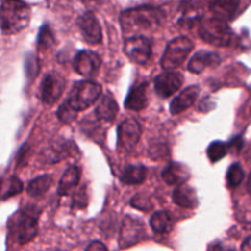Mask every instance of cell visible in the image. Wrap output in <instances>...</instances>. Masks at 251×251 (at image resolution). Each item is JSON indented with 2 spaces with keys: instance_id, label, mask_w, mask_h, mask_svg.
<instances>
[{
  "instance_id": "6da1fadb",
  "label": "cell",
  "mask_w": 251,
  "mask_h": 251,
  "mask_svg": "<svg viewBox=\"0 0 251 251\" xmlns=\"http://www.w3.org/2000/svg\"><path fill=\"white\" fill-rule=\"evenodd\" d=\"M164 12L162 9L151 5L132 7L120 15L123 32L129 37L136 36L137 32L150 31L163 22Z\"/></svg>"
},
{
  "instance_id": "7a4b0ae2",
  "label": "cell",
  "mask_w": 251,
  "mask_h": 251,
  "mask_svg": "<svg viewBox=\"0 0 251 251\" xmlns=\"http://www.w3.org/2000/svg\"><path fill=\"white\" fill-rule=\"evenodd\" d=\"M39 211L34 206H26L17 211L9 220V238L19 245L27 244L38 233Z\"/></svg>"
},
{
  "instance_id": "3957f363",
  "label": "cell",
  "mask_w": 251,
  "mask_h": 251,
  "mask_svg": "<svg viewBox=\"0 0 251 251\" xmlns=\"http://www.w3.org/2000/svg\"><path fill=\"white\" fill-rule=\"evenodd\" d=\"M31 20V6L24 0H2L0 5V29L5 36L24 31Z\"/></svg>"
},
{
  "instance_id": "277c9868",
  "label": "cell",
  "mask_w": 251,
  "mask_h": 251,
  "mask_svg": "<svg viewBox=\"0 0 251 251\" xmlns=\"http://www.w3.org/2000/svg\"><path fill=\"white\" fill-rule=\"evenodd\" d=\"M199 34L206 43L217 47L230 46L234 38V34L227 22L216 16L206 19L201 22Z\"/></svg>"
},
{
  "instance_id": "5b68a950",
  "label": "cell",
  "mask_w": 251,
  "mask_h": 251,
  "mask_svg": "<svg viewBox=\"0 0 251 251\" xmlns=\"http://www.w3.org/2000/svg\"><path fill=\"white\" fill-rule=\"evenodd\" d=\"M102 87L93 81H78L74 85L68 102L77 112L87 109L100 98Z\"/></svg>"
},
{
  "instance_id": "8992f818",
  "label": "cell",
  "mask_w": 251,
  "mask_h": 251,
  "mask_svg": "<svg viewBox=\"0 0 251 251\" xmlns=\"http://www.w3.org/2000/svg\"><path fill=\"white\" fill-rule=\"evenodd\" d=\"M194 44L186 37H178L171 41L164 50L161 59V65L164 70H174L183 65L190 51L193 50Z\"/></svg>"
},
{
  "instance_id": "52a82bcc",
  "label": "cell",
  "mask_w": 251,
  "mask_h": 251,
  "mask_svg": "<svg viewBox=\"0 0 251 251\" xmlns=\"http://www.w3.org/2000/svg\"><path fill=\"white\" fill-rule=\"evenodd\" d=\"M124 51L130 60L139 65H145L152 55L151 39L141 34L127 37L124 43Z\"/></svg>"
},
{
  "instance_id": "ba28073f",
  "label": "cell",
  "mask_w": 251,
  "mask_h": 251,
  "mask_svg": "<svg viewBox=\"0 0 251 251\" xmlns=\"http://www.w3.org/2000/svg\"><path fill=\"white\" fill-rule=\"evenodd\" d=\"M65 88V80L59 74L50 73L47 74L42 80L41 88H39V97L41 100L47 105H53L60 98Z\"/></svg>"
},
{
  "instance_id": "9c48e42d",
  "label": "cell",
  "mask_w": 251,
  "mask_h": 251,
  "mask_svg": "<svg viewBox=\"0 0 251 251\" xmlns=\"http://www.w3.org/2000/svg\"><path fill=\"white\" fill-rule=\"evenodd\" d=\"M145 237H146V234H145V227L141 221L127 216L124 220V222H123L122 229H120V248L125 249V248L132 247V245L137 244L142 239H145Z\"/></svg>"
},
{
  "instance_id": "30bf717a",
  "label": "cell",
  "mask_w": 251,
  "mask_h": 251,
  "mask_svg": "<svg viewBox=\"0 0 251 251\" xmlns=\"http://www.w3.org/2000/svg\"><path fill=\"white\" fill-rule=\"evenodd\" d=\"M141 137V126L134 119L124 120L118 127V147L124 152L135 149Z\"/></svg>"
},
{
  "instance_id": "8fae6325",
  "label": "cell",
  "mask_w": 251,
  "mask_h": 251,
  "mask_svg": "<svg viewBox=\"0 0 251 251\" xmlns=\"http://www.w3.org/2000/svg\"><path fill=\"white\" fill-rule=\"evenodd\" d=\"M102 60L100 55L92 50H81L74 59V69L83 77H95L100 71Z\"/></svg>"
},
{
  "instance_id": "7c38bea8",
  "label": "cell",
  "mask_w": 251,
  "mask_h": 251,
  "mask_svg": "<svg viewBox=\"0 0 251 251\" xmlns=\"http://www.w3.org/2000/svg\"><path fill=\"white\" fill-rule=\"evenodd\" d=\"M183 75L173 70H166L154 78V91L162 98H168L183 85Z\"/></svg>"
},
{
  "instance_id": "4fadbf2b",
  "label": "cell",
  "mask_w": 251,
  "mask_h": 251,
  "mask_svg": "<svg viewBox=\"0 0 251 251\" xmlns=\"http://www.w3.org/2000/svg\"><path fill=\"white\" fill-rule=\"evenodd\" d=\"M83 38L90 44H98L102 41V29H100V22L93 12L87 11L81 15L76 21Z\"/></svg>"
},
{
  "instance_id": "5bb4252c",
  "label": "cell",
  "mask_w": 251,
  "mask_h": 251,
  "mask_svg": "<svg viewBox=\"0 0 251 251\" xmlns=\"http://www.w3.org/2000/svg\"><path fill=\"white\" fill-rule=\"evenodd\" d=\"M199 93H200V87L199 86L193 85L186 87L180 95L176 96L172 100L171 107H169V110H171L172 114H180L181 112L190 108L195 103L196 98L199 97Z\"/></svg>"
},
{
  "instance_id": "9a60e30c",
  "label": "cell",
  "mask_w": 251,
  "mask_h": 251,
  "mask_svg": "<svg viewBox=\"0 0 251 251\" xmlns=\"http://www.w3.org/2000/svg\"><path fill=\"white\" fill-rule=\"evenodd\" d=\"M221 63V58L217 53L207 50H200L190 59L188 70L194 74H201L208 66H217Z\"/></svg>"
},
{
  "instance_id": "2e32d148",
  "label": "cell",
  "mask_w": 251,
  "mask_h": 251,
  "mask_svg": "<svg viewBox=\"0 0 251 251\" xmlns=\"http://www.w3.org/2000/svg\"><path fill=\"white\" fill-rule=\"evenodd\" d=\"M242 0H212L210 7L216 17L230 21L238 15Z\"/></svg>"
},
{
  "instance_id": "e0dca14e",
  "label": "cell",
  "mask_w": 251,
  "mask_h": 251,
  "mask_svg": "<svg viewBox=\"0 0 251 251\" xmlns=\"http://www.w3.org/2000/svg\"><path fill=\"white\" fill-rule=\"evenodd\" d=\"M147 87L149 83L141 82L134 85L129 91L126 100H125V108L129 110H142L147 105Z\"/></svg>"
},
{
  "instance_id": "ac0fdd59",
  "label": "cell",
  "mask_w": 251,
  "mask_h": 251,
  "mask_svg": "<svg viewBox=\"0 0 251 251\" xmlns=\"http://www.w3.org/2000/svg\"><path fill=\"white\" fill-rule=\"evenodd\" d=\"M162 178L169 185H180L185 184L190 178V171L181 163H171L163 169Z\"/></svg>"
},
{
  "instance_id": "d6986e66",
  "label": "cell",
  "mask_w": 251,
  "mask_h": 251,
  "mask_svg": "<svg viewBox=\"0 0 251 251\" xmlns=\"http://www.w3.org/2000/svg\"><path fill=\"white\" fill-rule=\"evenodd\" d=\"M118 110H119V108H118V104L114 98H113V96L107 93V95L100 98V103L96 107L95 113L97 119L100 120V122L112 123L114 122L115 117H117Z\"/></svg>"
},
{
  "instance_id": "ffe728a7",
  "label": "cell",
  "mask_w": 251,
  "mask_h": 251,
  "mask_svg": "<svg viewBox=\"0 0 251 251\" xmlns=\"http://www.w3.org/2000/svg\"><path fill=\"white\" fill-rule=\"evenodd\" d=\"M173 201L174 203L184 208H194L198 205L195 190L185 184H180L173 191Z\"/></svg>"
},
{
  "instance_id": "44dd1931",
  "label": "cell",
  "mask_w": 251,
  "mask_h": 251,
  "mask_svg": "<svg viewBox=\"0 0 251 251\" xmlns=\"http://www.w3.org/2000/svg\"><path fill=\"white\" fill-rule=\"evenodd\" d=\"M81 176V169L76 166L69 167L65 171V173L61 176L60 181H59L58 186V195L59 196H66L70 193L75 186L77 185L80 181Z\"/></svg>"
},
{
  "instance_id": "7402d4cb",
  "label": "cell",
  "mask_w": 251,
  "mask_h": 251,
  "mask_svg": "<svg viewBox=\"0 0 251 251\" xmlns=\"http://www.w3.org/2000/svg\"><path fill=\"white\" fill-rule=\"evenodd\" d=\"M150 225H151L153 232L158 233V234H166V233L171 232L173 228V220L167 211H159V212L152 215Z\"/></svg>"
},
{
  "instance_id": "603a6c76",
  "label": "cell",
  "mask_w": 251,
  "mask_h": 251,
  "mask_svg": "<svg viewBox=\"0 0 251 251\" xmlns=\"http://www.w3.org/2000/svg\"><path fill=\"white\" fill-rule=\"evenodd\" d=\"M24 189V184L16 176H10L0 180V200H6L20 194Z\"/></svg>"
},
{
  "instance_id": "cb8c5ba5",
  "label": "cell",
  "mask_w": 251,
  "mask_h": 251,
  "mask_svg": "<svg viewBox=\"0 0 251 251\" xmlns=\"http://www.w3.org/2000/svg\"><path fill=\"white\" fill-rule=\"evenodd\" d=\"M53 183V178L50 176H41L31 180L27 186V193L32 198H38V196L44 195Z\"/></svg>"
},
{
  "instance_id": "d4e9b609",
  "label": "cell",
  "mask_w": 251,
  "mask_h": 251,
  "mask_svg": "<svg viewBox=\"0 0 251 251\" xmlns=\"http://www.w3.org/2000/svg\"><path fill=\"white\" fill-rule=\"evenodd\" d=\"M70 145L68 142H56V144H53L51 146L47 147L46 151L43 152V156L46 158L47 162H50V163H54V162H59L61 159L66 158L70 153Z\"/></svg>"
},
{
  "instance_id": "484cf974",
  "label": "cell",
  "mask_w": 251,
  "mask_h": 251,
  "mask_svg": "<svg viewBox=\"0 0 251 251\" xmlns=\"http://www.w3.org/2000/svg\"><path fill=\"white\" fill-rule=\"evenodd\" d=\"M146 168L141 164H137V166H127L126 168L124 169L122 174V181L124 184H129V185H132V184H141L142 181L146 178Z\"/></svg>"
},
{
  "instance_id": "4316f807",
  "label": "cell",
  "mask_w": 251,
  "mask_h": 251,
  "mask_svg": "<svg viewBox=\"0 0 251 251\" xmlns=\"http://www.w3.org/2000/svg\"><path fill=\"white\" fill-rule=\"evenodd\" d=\"M244 171L239 163H234L230 166L227 173V184L229 188H237L244 180Z\"/></svg>"
},
{
  "instance_id": "83f0119b",
  "label": "cell",
  "mask_w": 251,
  "mask_h": 251,
  "mask_svg": "<svg viewBox=\"0 0 251 251\" xmlns=\"http://www.w3.org/2000/svg\"><path fill=\"white\" fill-rule=\"evenodd\" d=\"M54 43V34L48 25H43L39 29L38 39H37V47L38 50H46L50 48Z\"/></svg>"
},
{
  "instance_id": "f1b7e54d",
  "label": "cell",
  "mask_w": 251,
  "mask_h": 251,
  "mask_svg": "<svg viewBox=\"0 0 251 251\" xmlns=\"http://www.w3.org/2000/svg\"><path fill=\"white\" fill-rule=\"evenodd\" d=\"M228 146L222 141H213L207 149V156L212 163L221 161L227 154Z\"/></svg>"
},
{
  "instance_id": "f546056e",
  "label": "cell",
  "mask_w": 251,
  "mask_h": 251,
  "mask_svg": "<svg viewBox=\"0 0 251 251\" xmlns=\"http://www.w3.org/2000/svg\"><path fill=\"white\" fill-rule=\"evenodd\" d=\"M56 115H58L59 120L63 123H73L74 120L76 119V115H77V110L74 109L70 105V103L68 102V100L63 103V104L59 107L58 112H56Z\"/></svg>"
},
{
  "instance_id": "4dcf8cb0",
  "label": "cell",
  "mask_w": 251,
  "mask_h": 251,
  "mask_svg": "<svg viewBox=\"0 0 251 251\" xmlns=\"http://www.w3.org/2000/svg\"><path fill=\"white\" fill-rule=\"evenodd\" d=\"M25 71H26L27 77L29 78H34L37 74H38L39 71L38 59H37L34 55H32V54H29V55L26 58V61H25Z\"/></svg>"
},
{
  "instance_id": "1f68e13d",
  "label": "cell",
  "mask_w": 251,
  "mask_h": 251,
  "mask_svg": "<svg viewBox=\"0 0 251 251\" xmlns=\"http://www.w3.org/2000/svg\"><path fill=\"white\" fill-rule=\"evenodd\" d=\"M131 206L142 211H149L152 208V203L145 195H136L131 199Z\"/></svg>"
},
{
  "instance_id": "d6a6232c",
  "label": "cell",
  "mask_w": 251,
  "mask_h": 251,
  "mask_svg": "<svg viewBox=\"0 0 251 251\" xmlns=\"http://www.w3.org/2000/svg\"><path fill=\"white\" fill-rule=\"evenodd\" d=\"M167 154H168V149H167V145L164 144H157L152 146L151 150H150V156L153 159L163 158Z\"/></svg>"
},
{
  "instance_id": "836d02e7",
  "label": "cell",
  "mask_w": 251,
  "mask_h": 251,
  "mask_svg": "<svg viewBox=\"0 0 251 251\" xmlns=\"http://www.w3.org/2000/svg\"><path fill=\"white\" fill-rule=\"evenodd\" d=\"M83 190H85V188L81 189V190L76 194L75 198H74L73 200L74 207L83 208L86 206V203H87V198H86V193Z\"/></svg>"
},
{
  "instance_id": "e575fe53",
  "label": "cell",
  "mask_w": 251,
  "mask_h": 251,
  "mask_svg": "<svg viewBox=\"0 0 251 251\" xmlns=\"http://www.w3.org/2000/svg\"><path fill=\"white\" fill-rule=\"evenodd\" d=\"M87 250L88 251H93V250L105 251V250H107V247H105V245L103 244V243H100V242H92L87 247Z\"/></svg>"
},
{
  "instance_id": "d590c367",
  "label": "cell",
  "mask_w": 251,
  "mask_h": 251,
  "mask_svg": "<svg viewBox=\"0 0 251 251\" xmlns=\"http://www.w3.org/2000/svg\"><path fill=\"white\" fill-rule=\"evenodd\" d=\"M243 250H248V249H251V237L248 238L247 240L244 242V244H243L242 247Z\"/></svg>"
},
{
  "instance_id": "8d00e7d4",
  "label": "cell",
  "mask_w": 251,
  "mask_h": 251,
  "mask_svg": "<svg viewBox=\"0 0 251 251\" xmlns=\"http://www.w3.org/2000/svg\"><path fill=\"white\" fill-rule=\"evenodd\" d=\"M248 191H249V193L251 194V174H250V176H249V180H248Z\"/></svg>"
}]
</instances>
